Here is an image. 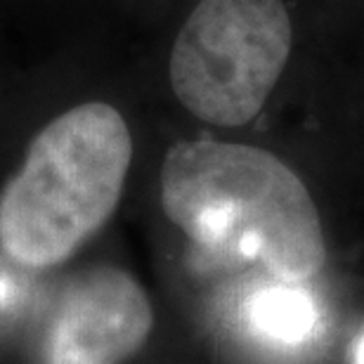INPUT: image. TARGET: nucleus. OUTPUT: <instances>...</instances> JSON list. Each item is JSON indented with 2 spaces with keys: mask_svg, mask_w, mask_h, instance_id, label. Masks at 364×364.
<instances>
[{
  "mask_svg": "<svg viewBox=\"0 0 364 364\" xmlns=\"http://www.w3.org/2000/svg\"><path fill=\"white\" fill-rule=\"evenodd\" d=\"M161 206L194 246L256 263L277 282H305L326 263L315 201L272 151L215 140L173 144L161 168Z\"/></svg>",
  "mask_w": 364,
  "mask_h": 364,
  "instance_id": "nucleus-1",
  "label": "nucleus"
},
{
  "mask_svg": "<svg viewBox=\"0 0 364 364\" xmlns=\"http://www.w3.org/2000/svg\"><path fill=\"white\" fill-rule=\"evenodd\" d=\"M133 161L123 116L85 102L33 137L24 164L0 192V246L24 267L64 263L119 206Z\"/></svg>",
  "mask_w": 364,
  "mask_h": 364,
  "instance_id": "nucleus-2",
  "label": "nucleus"
},
{
  "mask_svg": "<svg viewBox=\"0 0 364 364\" xmlns=\"http://www.w3.org/2000/svg\"><path fill=\"white\" fill-rule=\"evenodd\" d=\"M291 41L282 0H201L173 43L171 88L199 121L246 126L279 81Z\"/></svg>",
  "mask_w": 364,
  "mask_h": 364,
  "instance_id": "nucleus-3",
  "label": "nucleus"
},
{
  "mask_svg": "<svg viewBox=\"0 0 364 364\" xmlns=\"http://www.w3.org/2000/svg\"><path fill=\"white\" fill-rule=\"evenodd\" d=\"M154 312L121 267L97 265L64 287L50 322L46 364H121L147 343Z\"/></svg>",
  "mask_w": 364,
  "mask_h": 364,
  "instance_id": "nucleus-4",
  "label": "nucleus"
},
{
  "mask_svg": "<svg viewBox=\"0 0 364 364\" xmlns=\"http://www.w3.org/2000/svg\"><path fill=\"white\" fill-rule=\"evenodd\" d=\"M249 322L263 338L296 346L315 329L317 310L305 291L279 282L277 287L253 294L249 301Z\"/></svg>",
  "mask_w": 364,
  "mask_h": 364,
  "instance_id": "nucleus-5",
  "label": "nucleus"
},
{
  "mask_svg": "<svg viewBox=\"0 0 364 364\" xmlns=\"http://www.w3.org/2000/svg\"><path fill=\"white\" fill-rule=\"evenodd\" d=\"M358 364H364V336L360 338V346H358Z\"/></svg>",
  "mask_w": 364,
  "mask_h": 364,
  "instance_id": "nucleus-6",
  "label": "nucleus"
}]
</instances>
